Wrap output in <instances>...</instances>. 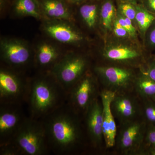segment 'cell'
Returning <instances> with one entry per match:
<instances>
[{
    "instance_id": "cell-24",
    "label": "cell",
    "mask_w": 155,
    "mask_h": 155,
    "mask_svg": "<svg viewBox=\"0 0 155 155\" xmlns=\"http://www.w3.org/2000/svg\"><path fill=\"white\" fill-rule=\"evenodd\" d=\"M119 13L130 19L132 22H136V11L135 5L131 3L123 2L119 5Z\"/></svg>"
},
{
    "instance_id": "cell-23",
    "label": "cell",
    "mask_w": 155,
    "mask_h": 155,
    "mask_svg": "<svg viewBox=\"0 0 155 155\" xmlns=\"http://www.w3.org/2000/svg\"><path fill=\"white\" fill-rule=\"evenodd\" d=\"M145 100L143 114L149 125L155 126V101L152 99Z\"/></svg>"
},
{
    "instance_id": "cell-18",
    "label": "cell",
    "mask_w": 155,
    "mask_h": 155,
    "mask_svg": "<svg viewBox=\"0 0 155 155\" xmlns=\"http://www.w3.org/2000/svg\"><path fill=\"white\" fill-rule=\"evenodd\" d=\"M14 10L20 17H31L40 19L42 15L36 0H16Z\"/></svg>"
},
{
    "instance_id": "cell-9",
    "label": "cell",
    "mask_w": 155,
    "mask_h": 155,
    "mask_svg": "<svg viewBox=\"0 0 155 155\" xmlns=\"http://www.w3.org/2000/svg\"><path fill=\"white\" fill-rule=\"evenodd\" d=\"M94 71L107 87L106 89L116 94L127 89L135 79L130 70L121 67L97 66Z\"/></svg>"
},
{
    "instance_id": "cell-33",
    "label": "cell",
    "mask_w": 155,
    "mask_h": 155,
    "mask_svg": "<svg viewBox=\"0 0 155 155\" xmlns=\"http://www.w3.org/2000/svg\"><path fill=\"white\" fill-rule=\"evenodd\" d=\"M123 2L131 3L134 5H136L137 0H122Z\"/></svg>"
},
{
    "instance_id": "cell-3",
    "label": "cell",
    "mask_w": 155,
    "mask_h": 155,
    "mask_svg": "<svg viewBox=\"0 0 155 155\" xmlns=\"http://www.w3.org/2000/svg\"><path fill=\"white\" fill-rule=\"evenodd\" d=\"M11 143L20 155H48L51 153L41 121L28 116Z\"/></svg>"
},
{
    "instance_id": "cell-17",
    "label": "cell",
    "mask_w": 155,
    "mask_h": 155,
    "mask_svg": "<svg viewBox=\"0 0 155 155\" xmlns=\"http://www.w3.org/2000/svg\"><path fill=\"white\" fill-rule=\"evenodd\" d=\"M104 55L111 61L126 62L135 60L139 58L140 54L133 48L126 46H117L105 50Z\"/></svg>"
},
{
    "instance_id": "cell-28",
    "label": "cell",
    "mask_w": 155,
    "mask_h": 155,
    "mask_svg": "<svg viewBox=\"0 0 155 155\" xmlns=\"http://www.w3.org/2000/svg\"><path fill=\"white\" fill-rule=\"evenodd\" d=\"M0 155H20L19 151L12 143L0 146Z\"/></svg>"
},
{
    "instance_id": "cell-34",
    "label": "cell",
    "mask_w": 155,
    "mask_h": 155,
    "mask_svg": "<svg viewBox=\"0 0 155 155\" xmlns=\"http://www.w3.org/2000/svg\"><path fill=\"white\" fill-rule=\"evenodd\" d=\"M67 2L70 3H78L81 2L83 1L84 0H67Z\"/></svg>"
},
{
    "instance_id": "cell-30",
    "label": "cell",
    "mask_w": 155,
    "mask_h": 155,
    "mask_svg": "<svg viewBox=\"0 0 155 155\" xmlns=\"http://www.w3.org/2000/svg\"><path fill=\"white\" fill-rule=\"evenodd\" d=\"M143 72L155 81V58L148 63L146 69Z\"/></svg>"
},
{
    "instance_id": "cell-10",
    "label": "cell",
    "mask_w": 155,
    "mask_h": 155,
    "mask_svg": "<svg viewBox=\"0 0 155 155\" xmlns=\"http://www.w3.org/2000/svg\"><path fill=\"white\" fill-rule=\"evenodd\" d=\"M87 136L92 147L97 148L103 140V107L98 97L93 101L84 115Z\"/></svg>"
},
{
    "instance_id": "cell-19",
    "label": "cell",
    "mask_w": 155,
    "mask_h": 155,
    "mask_svg": "<svg viewBox=\"0 0 155 155\" xmlns=\"http://www.w3.org/2000/svg\"><path fill=\"white\" fill-rule=\"evenodd\" d=\"M136 91L144 99L155 97V81L144 72L134 81Z\"/></svg>"
},
{
    "instance_id": "cell-13",
    "label": "cell",
    "mask_w": 155,
    "mask_h": 155,
    "mask_svg": "<svg viewBox=\"0 0 155 155\" xmlns=\"http://www.w3.org/2000/svg\"><path fill=\"white\" fill-rule=\"evenodd\" d=\"M123 124L118 144L122 152L127 153L137 148L142 142L146 133L145 125L133 121Z\"/></svg>"
},
{
    "instance_id": "cell-25",
    "label": "cell",
    "mask_w": 155,
    "mask_h": 155,
    "mask_svg": "<svg viewBox=\"0 0 155 155\" xmlns=\"http://www.w3.org/2000/svg\"><path fill=\"white\" fill-rule=\"evenodd\" d=\"M117 15L116 18L121 25L123 26V28L126 29L129 35L132 37H135L136 35V30L133 25V22L130 19L124 17L120 13L117 14Z\"/></svg>"
},
{
    "instance_id": "cell-32",
    "label": "cell",
    "mask_w": 155,
    "mask_h": 155,
    "mask_svg": "<svg viewBox=\"0 0 155 155\" xmlns=\"http://www.w3.org/2000/svg\"><path fill=\"white\" fill-rule=\"evenodd\" d=\"M148 153L152 155H155V147H150Z\"/></svg>"
},
{
    "instance_id": "cell-16",
    "label": "cell",
    "mask_w": 155,
    "mask_h": 155,
    "mask_svg": "<svg viewBox=\"0 0 155 155\" xmlns=\"http://www.w3.org/2000/svg\"><path fill=\"white\" fill-rule=\"evenodd\" d=\"M38 2L42 15L47 19L72 20L70 11L63 0H40Z\"/></svg>"
},
{
    "instance_id": "cell-21",
    "label": "cell",
    "mask_w": 155,
    "mask_h": 155,
    "mask_svg": "<svg viewBox=\"0 0 155 155\" xmlns=\"http://www.w3.org/2000/svg\"><path fill=\"white\" fill-rule=\"evenodd\" d=\"M134 5L136 11L135 21L142 34L145 36L147 30L155 20V16L143 6Z\"/></svg>"
},
{
    "instance_id": "cell-31",
    "label": "cell",
    "mask_w": 155,
    "mask_h": 155,
    "mask_svg": "<svg viewBox=\"0 0 155 155\" xmlns=\"http://www.w3.org/2000/svg\"><path fill=\"white\" fill-rule=\"evenodd\" d=\"M143 6L155 16V0H143Z\"/></svg>"
},
{
    "instance_id": "cell-1",
    "label": "cell",
    "mask_w": 155,
    "mask_h": 155,
    "mask_svg": "<svg viewBox=\"0 0 155 155\" xmlns=\"http://www.w3.org/2000/svg\"><path fill=\"white\" fill-rule=\"evenodd\" d=\"M80 116L66 102L40 120L51 153L70 155L76 153L83 137Z\"/></svg>"
},
{
    "instance_id": "cell-29",
    "label": "cell",
    "mask_w": 155,
    "mask_h": 155,
    "mask_svg": "<svg viewBox=\"0 0 155 155\" xmlns=\"http://www.w3.org/2000/svg\"><path fill=\"white\" fill-rule=\"evenodd\" d=\"M146 140L150 147H155V126H149L146 131Z\"/></svg>"
},
{
    "instance_id": "cell-2",
    "label": "cell",
    "mask_w": 155,
    "mask_h": 155,
    "mask_svg": "<svg viewBox=\"0 0 155 155\" xmlns=\"http://www.w3.org/2000/svg\"><path fill=\"white\" fill-rule=\"evenodd\" d=\"M67 93L50 72L30 78L26 104L28 116L41 120L67 102Z\"/></svg>"
},
{
    "instance_id": "cell-22",
    "label": "cell",
    "mask_w": 155,
    "mask_h": 155,
    "mask_svg": "<svg viewBox=\"0 0 155 155\" xmlns=\"http://www.w3.org/2000/svg\"><path fill=\"white\" fill-rule=\"evenodd\" d=\"M81 17L87 26L90 28L95 27L97 21L98 7L95 4H86L80 7Z\"/></svg>"
},
{
    "instance_id": "cell-12",
    "label": "cell",
    "mask_w": 155,
    "mask_h": 155,
    "mask_svg": "<svg viewBox=\"0 0 155 155\" xmlns=\"http://www.w3.org/2000/svg\"><path fill=\"white\" fill-rule=\"evenodd\" d=\"M116 93L104 89L100 94L103 107V132L104 140L107 148L113 147L116 143L117 127L112 109L111 103Z\"/></svg>"
},
{
    "instance_id": "cell-5",
    "label": "cell",
    "mask_w": 155,
    "mask_h": 155,
    "mask_svg": "<svg viewBox=\"0 0 155 155\" xmlns=\"http://www.w3.org/2000/svg\"><path fill=\"white\" fill-rule=\"evenodd\" d=\"M86 58L73 53L62 56L49 72L67 93L87 72Z\"/></svg>"
},
{
    "instance_id": "cell-7",
    "label": "cell",
    "mask_w": 155,
    "mask_h": 155,
    "mask_svg": "<svg viewBox=\"0 0 155 155\" xmlns=\"http://www.w3.org/2000/svg\"><path fill=\"white\" fill-rule=\"evenodd\" d=\"M1 57L5 66L22 72L30 65L32 59L31 51L25 42L17 39H4L1 41Z\"/></svg>"
},
{
    "instance_id": "cell-8",
    "label": "cell",
    "mask_w": 155,
    "mask_h": 155,
    "mask_svg": "<svg viewBox=\"0 0 155 155\" xmlns=\"http://www.w3.org/2000/svg\"><path fill=\"white\" fill-rule=\"evenodd\" d=\"M18 104H0V146L10 143L28 116L23 106Z\"/></svg>"
},
{
    "instance_id": "cell-20",
    "label": "cell",
    "mask_w": 155,
    "mask_h": 155,
    "mask_svg": "<svg viewBox=\"0 0 155 155\" xmlns=\"http://www.w3.org/2000/svg\"><path fill=\"white\" fill-rule=\"evenodd\" d=\"M117 12L113 2L111 0L105 1L100 10V19L103 29L110 31L113 28Z\"/></svg>"
},
{
    "instance_id": "cell-4",
    "label": "cell",
    "mask_w": 155,
    "mask_h": 155,
    "mask_svg": "<svg viewBox=\"0 0 155 155\" xmlns=\"http://www.w3.org/2000/svg\"><path fill=\"white\" fill-rule=\"evenodd\" d=\"M22 72L4 66L0 69V104H26L29 78Z\"/></svg>"
},
{
    "instance_id": "cell-35",
    "label": "cell",
    "mask_w": 155,
    "mask_h": 155,
    "mask_svg": "<svg viewBox=\"0 0 155 155\" xmlns=\"http://www.w3.org/2000/svg\"><path fill=\"white\" fill-rule=\"evenodd\" d=\"M152 99L154 100V101H155V97H154Z\"/></svg>"
},
{
    "instance_id": "cell-6",
    "label": "cell",
    "mask_w": 155,
    "mask_h": 155,
    "mask_svg": "<svg viewBox=\"0 0 155 155\" xmlns=\"http://www.w3.org/2000/svg\"><path fill=\"white\" fill-rule=\"evenodd\" d=\"M95 78L86 72L67 93V103L81 115H84L89 106L97 97Z\"/></svg>"
},
{
    "instance_id": "cell-15",
    "label": "cell",
    "mask_w": 155,
    "mask_h": 155,
    "mask_svg": "<svg viewBox=\"0 0 155 155\" xmlns=\"http://www.w3.org/2000/svg\"><path fill=\"white\" fill-rule=\"evenodd\" d=\"M62 56L53 45L42 43L39 45L34 57V64L39 69V72H49Z\"/></svg>"
},
{
    "instance_id": "cell-26",
    "label": "cell",
    "mask_w": 155,
    "mask_h": 155,
    "mask_svg": "<svg viewBox=\"0 0 155 155\" xmlns=\"http://www.w3.org/2000/svg\"><path fill=\"white\" fill-rule=\"evenodd\" d=\"M147 45L150 48H155V20L147 30L145 36Z\"/></svg>"
},
{
    "instance_id": "cell-27",
    "label": "cell",
    "mask_w": 155,
    "mask_h": 155,
    "mask_svg": "<svg viewBox=\"0 0 155 155\" xmlns=\"http://www.w3.org/2000/svg\"><path fill=\"white\" fill-rule=\"evenodd\" d=\"M113 28L114 34L118 37L126 38L130 36L127 31L123 28L116 18L114 21Z\"/></svg>"
},
{
    "instance_id": "cell-11",
    "label": "cell",
    "mask_w": 155,
    "mask_h": 155,
    "mask_svg": "<svg viewBox=\"0 0 155 155\" xmlns=\"http://www.w3.org/2000/svg\"><path fill=\"white\" fill-rule=\"evenodd\" d=\"M69 21L47 19L43 29L45 33L53 39L61 43L75 45L83 41L84 37Z\"/></svg>"
},
{
    "instance_id": "cell-14",
    "label": "cell",
    "mask_w": 155,
    "mask_h": 155,
    "mask_svg": "<svg viewBox=\"0 0 155 155\" xmlns=\"http://www.w3.org/2000/svg\"><path fill=\"white\" fill-rule=\"evenodd\" d=\"M111 107L114 116L123 124L133 121L138 113L136 102L133 98L126 95L116 94Z\"/></svg>"
}]
</instances>
